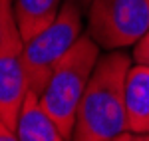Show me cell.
<instances>
[{
	"label": "cell",
	"instance_id": "9",
	"mask_svg": "<svg viewBox=\"0 0 149 141\" xmlns=\"http://www.w3.org/2000/svg\"><path fill=\"white\" fill-rule=\"evenodd\" d=\"M131 58H133L135 64H143V66H147V68H149V32L139 40L135 46H133V54H131Z\"/></svg>",
	"mask_w": 149,
	"mask_h": 141
},
{
	"label": "cell",
	"instance_id": "13",
	"mask_svg": "<svg viewBox=\"0 0 149 141\" xmlns=\"http://www.w3.org/2000/svg\"><path fill=\"white\" fill-rule=\"evenodd\" d=\"M135 141H149V135H135Z\"/></svg>",
	"mask_w": 149,
	"mask_h": 141
},
{
	"label": "cell",
	"instance_id": "11",
	"mask_svg": "<svg viewBox=\"0 0 149 141\" xmlns=\"http://www.w3.org/2000/svg\"><path fill=\"white\" fill-rule=\"evenodd\" d=\"M111 141H135V135H133V133H129V131H125V133H121V135L113 137Z\"/></svg>",
	"mask_w": 149,
	"mask_h": 141
},
{
	"label": "cell",
	"instance_id": "12",
	"mask_svg": "<svg viewBox=\"0 0 149 141\" xmlns=\"http://www.w3.org/2000/svg\"><path fill=\"white\" fill-rule=\"evenodd\" d=\"M74 2H76L80 8H84V6H90V2H92V0H74Z\"/></svg>",
	"mask_w": 149,
	"mask_h": 141
},
{
	"label": "cell",
	"instance_id": "3",
	"mask_svg": "<svg viewBox=\"0 0 149 141\" xmlns=\"http://www.w3.org/2000/svg\"><path fill=\"white\" fill-rule=\"evenodd\" d=\"M81 8L74 0L62 2L56 20L24 42V68L28 92L40 95L52 72L81 36Z\"/></svg>",
	"mask_w": 149,
	"mask_h": 141
},
{
	"label": "cell",
	"instance_id": "1",
	"mask_svg": "<svg viewBox=\"0 0 149 141\" xmlns=\"http://www.w3.org/2000/svg\"><path fill=\"white\" fill-rule=\"evenodd\" d=\"M133 58L121 50L100 56L78 107L72 141H111L127 131L125 80Z\"/></svg>",
	"mask_w": 149,
	"mask_h": 141
},
{
	"label": "cell",
	"instance_id": "4",
	"mask_svg": "<svg viewBox=\"0 0 149 141\" xmlns=\"http://www.w3.org/2000/svg\"><path fill=\"white\" fill-rule=\"evenodd\" d=\"M149 32V0H92L88 34L102 50L135 46Z\"/></svg>",
	"mask_w": 149,
	"mask_h": 141
},
{
	"label": "cell",
	"instance_id": "8",
	"mask_svg": "<svg viewBox=\"0 0 149 141\" xmlns=\"http://www.w3.org/2000/svg\"><path fill=\"white\" fill-rule=\"evenodd\" d=\"M12 8L26 42L56 20L62 0H12Z\"/></svg>",
	"mask_w": 149,
	"mask_h": 141
},
{
	"label": "cell",
	"instance_id": "2",
	"mask_svg": "<svg viewBox=\"0 0 149 141\" xmlns=\"http://www.w3.org/2000/svg\"><path fill=\"white\" fill-rule=\"evenodd\" d=\"M100 50L102 48L90 34L80 36L54 68L44 92L38 95L40 106L68 141H72L78 107L93 74V68L100 60Z\"/></svg>",
	"mask_w": 149,
	"mask_h": 141
},
{
	"label": "cell",
	"instance_id": "10",
	"mask_svg": "<svg viewBox=\"0 0 149 141\" xmlns=\"http://www.w3.org/2000/svg\"><path fill=\"white\" fill-rule=\"evenodd\" d=\"M0 141H20L16 127H12L10 123H6V119L0 115Z\"/></svg>",
	"mask_w": 149,
	"mask_h": 141
},
{
	"label": "cell",
	"instance_id": "6",
	"mask_svg": "<svg viewBox=\"0 0 149 141\" xmlns=\"http://www.w3.org/2000/svg\"><path fill=\"white\" fill-rule=\"evenodd\" d=\"M125 117L129 133L149 135V68L135 62L125 80Z\"/></svg>",
	"mask_w": 149,
	"mask_h": 141
},
{
	"label": "cell",
	"instance_id": "7",
	"mask_svg": "<svg viewBox=\"0 0 149 141\" xmlns=\"http://www.w3.org/2000/svg\"><path fill=\"white\" fill-rule=\"evenodd\" d=\"M16 133L20 141H68L52 117L40 106L38 95L28 92L22 111L16 123Z\"/></svg>",
	"mask_w": 149,
	"mask_h": 141
},
{
	"label": "cell",
	"instance_id": "5",
	"mask_svg": "<svg viewBox=\"0 0 149 141\" xmlns=\"http://www.w3.org/2000/svg\"><path fill=\"white\" fill-rule=\"evenodd\" d=\"M28 95L24 68V38L14 16L12 0H0V115L16 127Z\"/></svg>",
	"mask_w": 149,
	"mask_h": 141
}]
</instances>
